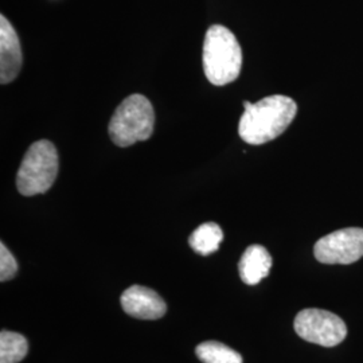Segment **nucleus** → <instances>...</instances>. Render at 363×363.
<instances>
[{"instance_id": "nucleus-7", "label": "nucleus", "mask_w": 363, "mask_h": 363, "mask_svg": "<svg viewBox=\"0 0 363 363\" xmlns=\"http://www.w3.org/2000/svg\"><path fill=\"white\" fill-rule=\"evenodd\" d=\"M121 306L130 316L155 320L167 311L164 300L155 291L142 286H132L121 295Z\"/></svg>"}, {"instance_id": "nucleus-1", "label": "nucleus", "mask_w": 363, "mask_h": 363, "mask_svg": "<svg viewBox=\"0 0 363 363\" xmlns=\"http://www.w3.org/2000/svg\"><path fill=\"white\" fill-rule=\"evenodd\" d=\"M298 113V105L283 94H274L259 103L244 101V113L240 118L238 133L247 144L272 142L289 127Z\"/></svg>"}, {"instance_id": "nucleus-8", "label": "nucleus", "mask_w": 363, "mask_h": 363, "mask_svg": "<svg viewBox=\"0 0 363 363\" xmlns=\"http://www.w3.org/2000/svg\"><path fill=\"white\" fill-rule=\"evenodd\" d=\"M22 49L16 31L9 19L0 16V82L10 84L22 69Z\"/></svg>"}, {"instance_id": "nucleus-12", "label": "nucleus", "mask_w": 363, "mask_h": 363, "mask_svg": "<svg viewBox=\"0 0 363 363\" xmlns=\"http://www.w3.org/2000/svg\"><path fill=\"white\" fill-rule=\"evenodd\" d=\"M26 337L18 333L1 331L0 334V363L21 362L27 355Z\"/></svg>"}, {"instance_id": "nucleus-5", "label": "nucleus", "mask_w": 363, "mask_h": 363, "mask_svg": "<svg viewBox=\"0 0 363 363\" xmlns=\"http://www.w3.org/2000/svg\"><path fill=\"white\" fill-rule=\"evenodd\" d=\"M294 325L298 337L325 347L337 346L347 335V327L337 315L319 308L298 312Z\"/></svg>"}, {"instance_id": "nucleus-10", "label": "nucleus", "mask_w": 363, "mask_h": 363, "mask_svg": "<svg viewBox=\"0 0 363 363\" xmlns=\"http://www.w3.org/2000/svg\"><path fill=\"white\" fill-rule=\"evenodd\" d=\"M223 240V232L216 222H206L196 228L189 238V244L193 250L208 256L220 249V242Z\"/></svg>"}, {"instance_id": "nucleus-2", "label": "nucleus", "mask_w": 363, "mask_h": 363, "mask_svg": "<svg viewBox=\"0 0 363 363\" xmlns=\"http://www.w3.org/2000/svg\"><path fill=\"white\" fill-rule=\"evenodd\" d=\"M203 72L216 86L235 81L242 67V50L233 33L228 27H210L203 42Z\"/></svg>"}, {"instance_id": "nucleus-3", "label": "nucleus", "mask_w": 363, "mask_h": 363, "mask_svg": "<svg viewBox=\"0 0 363 363\" xmlns=\"http://www.w3.org/2000/svg\"><path fill=\"white\" fill-rule=\"evenodd\" d=\"M155 127V111L143 94H130L117 106L109 121V138L117 147L125 148L148 140Z\"/></svg>"}, {"instance_id": "nucleus-13", "label": "nucleus", "mask_w": 363, "mask_h": 363, "mask_svg": "<svg viewBox=\"0 0 363 363\" xmlns=\"http://www.w3.org/2000/svg\"><path fill=\"white\" fill-rule=\"evenodd\" d=\"M18 272V262L13 259V253L3 242L0 244V280H11Z\"/></svg>"}, {"instance_id": "nucleus-9", "label": "nucleus", "mask_w": 363, "mask_h": 363, "mask_svg": "<svg viewBox=\"0 0 363 363\" xmlns=\"http://www.w3.org/2000/svg\"><path fill=\"white\" fill-rule=\"evenodd\" d=\"M272 268V257L262 245H250L238 264L241 280L247 286H256L265 279Z\"/></svg>"}, {"instance_id": "nucleus-4", "label": "nucleus", "mask_w": 363, "mask_h": 363, "mask_svg": "<svg viewBox=\"0 0 363 363\" xmlns=\"http://www.w3.org/2000/svg\"><path fill=\"white\" fill-rule=\"evenodd\" d=\"M60 156L49 140H39L30 145L16 174L18 191L25 196L46 193L57 179Z\"/></svg>"}, {"instance_id": "nucleus-11", "label": "nucleus", "mask_w": 363, "mask_h": 363, "mask_svg": "<svg viewBox=\"0 0 363 363\" xmlns=\"http://www.w3.org/2000/svg\"><path fill=\"white\" fill-rule=\"evenodd\" d=\"M195 352L203 363H242V357L237 351L216 340L201 343Z\"/></svg>"}, {"instance_id": "nucleus-6", "label": "nucleus", "mask_w": 363, "mask_h": 363, "mask_svg": "<svg viewBox=\"0 0 363 363\" xmlns=\"http://www.w3.org/2000/svg\"><path fill=\"white\" fill-rule=\"evenodd\" d=\"M313 253L322 264H352L363 257V229L347 228L327 234L315 244Z\"/></svg>"}]
</instances>
